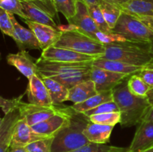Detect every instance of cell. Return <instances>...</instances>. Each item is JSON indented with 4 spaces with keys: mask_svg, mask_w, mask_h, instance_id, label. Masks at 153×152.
I'll list each match as a JSON object with an SVG mask.
<instances>
[{
    "mask_svg": "<svg viewBox=\"0 0 153 152\" xmlns=\"http://www.w3.org/2000/svg\"><path fill=\"white\" fill-rule=\"evenodd\" d=\"M126 80L113 89L114 101L119 107L121 114L120 125L122 128L137 126L152 107L147 97L136 96L129 91Z\"/></svg>",
    "mask_w": 153,
    "mask_h": 152,
    "instance_id": "6da1fadb",
    "label": "cell"
},
{
    "mask_svg": "<svg viewBox=\"0 0 153 152\" xmlns=\"http://www.w3.org/2000/svg\"><path fill=\"white\" fill-rule=\"evenodd\" d=\"M90 122L85 113L72 108L69 122L53 137L52 152H70L88 144L84 130Z\"/></svg>",
    "mask_w": 153,
    "mask_h": 152,
    "instance_id": "7a4b0ae2",
    "label": "cell"
},
{
    "mask_svg": "<svg viewBox=\"0 0 153 152\" xmlns=\"http://www.w3.org/2000/svg\"><path fill=\"white\" fill-rule=\"evenodd\" d=\"M150 48V43L126 41L111 43L105 45L104 55L100 58L145 66L152 62Z\"/></svg>",
    "mask_w": 153,
    "mask_h": 152,
    "instance_id": "3957f363",
    "label": "cell"
},
{
    "mask_svg": "<svg viewBox=\"0 0 153 152\" xmlns=\"http://www.w3.org/2000/svg\"><path fill=\"white\" fill-rule=\"evenodd\" d=\"M54 46L97 58L102 56L105 51V45L81 32L77 28L63 31Z\"/></svg>",
    "mask_w": 153,
    "mask_h": 152,
    "instance_id": "277c9868",
    "label": "cell"
},
{
    "mask_svg": "<svg viewBox=\"0 0 153 152\" xmlns=\"http://www.w3.org/2000/svg\"><path fill=\"white\" fill-rule=\"evenodd\" d=\"M128 41L151 43L153 40V29L139 19L135 15L123 11L113 29Z\"/></svg>",
    "mask_w": 153,
    "mask_h": 152,
    "instance_id": "5b68a950",
    "label": "cell"
},
{
    "mask_svg": "<svg viewBox=\"0 0 153 152\" xmlns=\"http://www.w3.org/2000/svg\"><path fill=\"white\" fill-rule=\"evenodd\" d=\"M39 75L41 77H52L57 75L88 71L93 67V61L82 63H64L49 61L41 57L36 61Z\"/></svg>",
    "mask_w": 153,
    "mask_h": 152,
    "instance_id": "8992f818",
    "label": "cell"
},
{
    "mask_svg": "<svg viewBox=\"0 0 153 152\" xmlns=\"http://www.w3.org/2000/svg\"><path fill=\"white\" fill-rule=\"evenodd\" d=\"M70 107H61L59 113L54 115L49 119L31 126L32 129L37 134L46 137H53L64 126L67 125L71 114Z\"/></svg>",
    "mask_w": 153,
    "mask_h": 152,
    "instance_id": "52a82bcc",
    "label": "cell"
},
{
    "mask_svg": "<svg viewBox=\"0 0 153 152\" xmlns=\"http://www.w3.org/2000/svg\"><path fill=\"white\" fill-rule=\"evenodd\" d=\"M21 117L25 119L30 126L43 122L59 113L61 107L57 106H41L22 101L19 109Z\"/></svg>",
    "mask_w": 153,
    "mask_h": 152,
    "instance_id": "ba28073f",
    "label": "cell"
},
{
    "mask_svg": "<svg viewBox=\"0 0 153 152\" xmlns=\"http://www.w3.org/2000/svg\"><path fill=\"white\" fill-rule=\"evenodd\" d=\"M42 58L49 61L64 63H82L94 61L97 57L85 55L71 49L52 46L42 51Z\"/></svg>",
    "mask_w": 153,
    "mask_h": 152,
    "instance_id": "9c48e42d",
    "label": "cell"
},
{
    "mask_svg": "<svg viewBox=\"0 0 153 152\" xmlns=\"http://www.w3.org/2000/svg\"><path fill=\"white\" fill-rule=\"evenodd\" d=\"M67 21L68 24L76 26L81 32L97 40V33L100 29L90 15L88 7L84 1H77L76 15Z\"/></svg>",
    "mask_w": 153,
    "mask_h": 152,
    "instance_id": "30bf717a",
    "label": "cell"
},
{
    "mask_svg": "<svg viewBox=\"0 0 153 152\" xmlns=\"http://www.w3.org/2000/svg\"><path fill=\"white\" fill-rule=\"evenodd\" d=\"M91 80L95 84L98 92L113 90L120 83L130 75L114 72L104 69L93 66L91 69Z\"/></svg>",
    "mask_w": 153,
    "mask_h": 152,
    "instance_id": "8fae6325",
    "label": "cell"
},
{
    "mask_svg": "<svg viewBox=\"0 0 153 152\" xmlns=\"http://www.w3.org/2000/svg\"><path fill=\"white\" fill-rule=\"evenodd\" d=\"M25 92L28 96V102L31 104L41 106L53 105L49 91L39 74L34 75L28 79Z\"/></svg>",
    "mask_w": 153,
    "mask_h": 152,
    "instance_id": "7c38bea8",
    "label": "cell"
},
{
    "mask_svg": "<svg viewBox=\"0 0 153 152\" xmlns=\"http://www.w3.org/2000/svg\"><path fill=\"white\" fill-rule=\"evenodd\" d=\"M23 21L28 25V28L34 32L40 43L42 51L54 46L59 40L62 34L59 29L49 25L31 22L28 19H23Z\"/></svg>",
    "mask_w": 153,
    "mask_h": 152,
    "instance_id": "4fadbf2b",
    "label": "cell"
},
{
    "mask_svg": "<svg viewBox=\"0 0 153 152\" xmlns=\"http://www.w3.org/2000/svg\"><path fill=\"white\" fill-rule=\"evenodd\" d=\"M153 147V122L142 121L136 129L128 152H141Z\"/></svg>",
    "mask_w": 153,
    "mask_h": 152,
    "instance_id": "5bb4252c",
    "label": "cell"
},
{
    "mask_svg": "<svg viewBox=\"0 0 153 152\" xmlns=\"http://www.w3.org/2000/svg\"><path fill=\"white\" fill-rule=\"evenodd\" d=\"M22 119L19 110L4 114L0 120V152H7L18 122Z\"/></svg>",
    "mask_w": 153,
    "mask_h": 152,
    "instance_id": "9a60e30c",
    "label": "cell"
},
{
    "mask_svg": "<svg viewBox=\"0 0 153 152\" xmlns=\"http://www.w3.org/2000/svg\"><path fill=\"white\" fill-rule=\"evenodd\" d=\"M7 62L9 65L14 66L28 79L34 75L39 74L36 61H34L26 50L19 51L16 54L7 55Z\"/></svg>",
    "mask_w": 153,
    "mask_h": 152,
    "instance_id": "2e32d148",
    "label": "cell"
},
{
    "mask_svg": "<svg viewBox=\"0 0 153 152\" xmlns=\"http://www.w3.org/2000/svg\"><path fill=\"white\" fill-rule=\"evenodd\" d=\"M45 138L47 137L36 133L31 126H30L26 121L22 118L18 122L15 128L10 147L25 148L30 143Z\"/></svg>",
    "mask_w": 153,
    "mask_h": 152,
    "instance_id": "e0dca14e",
    "label": "cell"
},
{
    "mask_svg": "<svg viewBox=\"0 0 153 152\" xmlns=\"http://www.w3.org/2000/svg\"><path fill=\"white\" fill-rule=\"evenodd\" d=\"M10 13V16L14 25L16 31V40H14L19 51L26 49H41L40 43L30 28H26L21 25L15 18L14 14Z\"/></svg>",
    "mask_w": 153,
    "mask_h": 152,
    "instance_id": "ac0fdd59",
    "label": "cell"
},
{
    "mask_svg": "<svg viewBox=\"0 0 153 152\" xmlns=\"http://www.w3.org/2000/svg\"><path fill=\"white\" fill-rule=\"evenodd\" d=\"M93 66L104 69L114 72L128 75L137 74L143 67L131 65V64L121 62V61L104 59V58H96L93 61Z\"/></svg>",
    "mask_w": 153,
    "mask_h": 152,
    "instance_id": "d6986e66",
    "label": "cell"
},
{
    "mask_svg": "<svg viewBox=\"0 0 153 152\" xmlns=\"http://www.w3.org/2000/svg\"><path fill=\"white\" fill-rule=\"evenodd\" d=\"M22 3L26 19L59 29V25H57L56 21L49 13L29 1L22 0Z\"/></svg>",
    "mask_w": 153,
    "mask_h": 152,
    "instance_id": "ffe728a7",
    "label": "cell"
},
{
    "mask_svg": "<svg viewBox=\"0 0 153 152\" xmlns=\"http://www.w3.org/2000/svg\"><path fill=\"white\" fill-rule=\"evenodd\" d=\"M114 128V126L113 125H102L90 122L84 130V134L90 142L107 144L110 140Z\"/></svg>",
    "mask_w": 153,
    "mask_h": 152,
    "instance_id": "44dd1931",
    "label": "cell"
},
{
    "mask_svg": "<svg viewBox=\"0 0 153 152\" xmlns=\"http://www.w3.org/2000/svg\"><path fill=\"white\" fill-rule=\"evenodd\" d=\"M98 91L92 80H88L76 85L69 90V97L67 101L73 104H79L97 95Z\"/></svg>",
    "mask_w": 153,
    "mask_h": 152,
    "instance_id": "7402d4cb",
    "label": "cell"
},
{
    "mask_svg": "<svg viewBox=\"0 0 153 152\" xmlns=\"http://www.w3.org/2000/svg\"><path fill=\"white\" fill-rule=\"evenodd\" d=\"M52 99V104L58 106L68 100L70 89L55 79L49 77H42Z\"/></svg>",
    "mask_w": 153,
    "mask_h": 152,
    "instance_id": "603a6c76",
    "label": "cell"
},
{
    "mask_svg": "<svg viewBox=\"0 0 153 152\" xmlns=\"http://www.w3.org/2000/svg\"><path fill=\"white\" fill-rule=\"evenodd\" d=\"M113 100V90L102 91V92H98L97 95H94L84 102L73 104L71 107L76 111L84 113L98 107L103 103Z\"/></svg>",
    "mask_w": 153,
    "mask_h": 152,
    "instance_id": "cb8c5ba5",
    "label": "cell"
},
{
    "mask_svg": "<svg viewBox=\"0 0 153 152\" xmlns=\"http://www.w3.org/2000/svg\"><path fill=\"white\" fill-rule=\"evenodd\" d=\"M119 7L131 14L153 16V0H129Z\"/></svg>",
    "mask_w": 153,
    "mask_h": 152,
    "instance_id": "d4e9b609",
    "label": "cell"
},
{
    "mask_svg": "<svg viewBox=\"0 0 153 152\" xmlns=\"http://www.w3.org/2000/svg\"><path fill=\"white\" fill-rule=\"evenodd\" d=\"M99 6L102 12L103 16H104L109 28L113 30L116 26L117 22L123 10L118 5L108 2L105 0H101Z\"/></svg>",
    "mask_w": 153,
    "mask_h": 152,
    "instance_id": "484cf974",
    "label": "cell"
},
{
    "mask_svg": "<svg viewBox=\"0 0 153 152\" xmlns=\"http://www.w3.org/2000/svg\"><path fill=\"white\" fill-rule=\"evenodd\" d=\"M127 85L130 92L133 95L142 98L147 97V94L150 90L149 86L143 81L138 73L131 75L127 80Z\"/></svg>",
    "mask_w": 153,
    "mask_h": 152,
    "instance_id": "4316f807",
    "label": "cell"
},
{
    "mask_svg": "<svg viewBox=\"0 0 153 152\" xmlns=\"http://www.w3.org/2000/svg\"><path fill=\"white\" fill-rule=\"evenodd\" d=\"M76 0H53V3L58 13H62L69 20L76 13Z\"/></svg>",
    "mask_w": 153,
    "mask_h": 152,
    "instance_id": "83f0119b",
    "label": "cell"
},
{
    "mask_svg": "<svg viewBox=\"0 0 153 152\" xmlns=\"http://www.w3.org/2000/svg\"><path fill=\"white\" fill-rule=\"evenodd\" d=\"M86 5L88 7L90 15L94 19V22L97 25L100 31H103V32L111 31L106 22L105 19L103 16V13L99 4H86Z\"/></svg>",
    "mask_w": 153,
    "mask_h": 152,
    "instance_id": "f1b7e54d",
    "label": "cell"
},
{
    "mask_svg": "<svg viewBox=\"0 0 153 152\" xmlns=\"http://www.w3.org/2000/svg\"><path fill=\"white\" fill-rule=\"evenodd\" d=\"M89 118L91 122L94 123L115 126L117 124L120 123L121 114L120 112H112V113H106L102 114L93 115L89 116Z\"/></svg>",
    "mask_w": 153,
    "mask_h": 152,
    "instance_id": "f546056e",
    "label": "cell"
},
{
    "mask_svg": "<svg viewBox=\"0 0 153 152\" xmlns=\"http://www.w3.org/2000/svg\"><path fill=\"white\" fill-rule=\"evenodd\" d=\"M0 28L3 34L11 37L13 40H16V31L10 13L1 8H0Z\"/></svg>",
    "mask_w": 153,
    "mask_h": 152,
    "instance_id": "4dcf8cb0",
    "label": "cell"
},
{
    "mask_svg": "<svg viewBox=\"0 0 153 152\" xmlns=\"http://www.w3.org/2000/svg\"><path fill=\"white\" fill-rule=\"evenodd\" d=\"M0 8L8 13L18 15L22 20L26 19L22 7V0H0Z\"/></svg>",
    "mask_w": 153,
    "mask_h": 152,
    "instance_id": "1f68e13d",
    "label": "cell"
},
{
    "mask_svg": "<svg viewBox=\"0 0 153 152\" xmlns=\"http://www.w3.org/2000/svg\"><path fill=\"white\" fill-rule=\"evenodd\" d=\"M53 137H47L37 140L34 142L30 143L25 148L27 152H52Z\"/></svg>",
    "mask_w": 153,
    "mask_h": 152,
    "instance_id": "d6a6232c",
    "label": "cell"
},
{
    "mask_svg": "<svg viewBox=\"0 0 153 152\" xmlns=\"http://www.w3.org/2000/svg\"><path fill=\"white\" fill-rule=\"evenodd\" d=\"M97 38L99 42H100V43H102L104 45L119 43V42L128 41L123 36L114 32L113 30L110 31H107V32H103V31H99L97 33Z\"/></svg>",
    "mask_w": 153,
    "mask_h": 152,
    "instance_id": "836d02e7",
    "label": "cell"
},
{
    "mask_svg": "<svg viewBox=\"0 0 153 152\" xmlns=\"http://www.w3.org/2000/svg\"><path fill=\"white\" fill-rule=\"evenodd\" d=\"M25 93L26 92L12 98H4L3 97H1L0 98V106H1V110H3L4 114L18 110L21 102L22 101V98Z\"/></svg>",
    "mask_w": 153,
    "mask_h": 152,
    "instance_id": "e575fe53",
    "label": "cell"
},
{
    "mask_svg": "<svg viewBox=\"0 0 153 152\" xmlns=\"http://www.w3.org/2000/svg\"><path fill=\"white\" fill-rule=\"evenodd\" d=\"M119 147L108 145L107 144H97L89 142L88 144L70 152H114Z\"/></svg>",
    "mask_w": 153,
    "mask_h": 152,
    "instance_id": "d590c367",
    "label": "cell"
},
{
    "mask_svg": "<svg viewBox=\"0 0 153 152\" xmlns=\"http://www.w3.org/2000/svg\"><path fill=\"white\" fill-rule=\"evenodd\" d=\"M112 112H120L119 107H118L117 104H116V102L114 100L103 103V104H100L98 107H95V108L92 109L89 111L85 112L84 113L89 117V116H93V115L102 114V113H112Z\"/></svg>",
    "mask_w": 153,
    "mask_h": 152,
    "instance_id": "8d00e7d4",
    "label": "cell"
},
{
    "mask_svg": "<svg viewBox=\"0 0 153 152\" xmlns=\"http://www.w3.org/2000/svg\"><path fill=\"white\" fill-rule=\"evenodd\" d=\"M24 1L33 3L37 7L41 8L42 10L46 11V13H49V15H51L56 22L59 21V19L58 17V11H57L55 4L52 0H24Z\"/></svg>",
    "mask_w": 153,
    "mask_h": 152,
    "instance_id": "74e56055",
    "label": "cell"
},
{
    "mask_svg": "<svg viewBox=\"0 0 153 152\" xmlns=\"http://www.w3.org/2000/svg\"><path fill=\"white\" fill-rule=\"evenodd\" d=\"M139 75L141 77L143 81L149 86V88H153V62L149 65L145 66L138 72Z\"/></svg>",
    "mask_w": 153,
    "mask_h": 152,
    "instance_id": "f35d334b",
    "label": "cell"
},
{
    "mask_svg": "<svg viewBox=\"0 0 153 152\" xmlns=\"http://www.w3.org/2000/svg\"><path fill=\"white\" fill-rule=\"evenodd\" d=\"M134 15V14H133ZM139 19L142 21L143 22H144L146 25H147L148 26L150 27L151 28L153 29V16H137L135 15Z\"/></svg>",
    "mask_w": 153,
    "mask_h": 152,
    "instance_id": "ab89813d",
    "label": "cell"
},
{
    "mask_svg": "<svg viewBox=\"0 0 153 152\" xmlns=\"http://www.w3.org/2000/svg\"><path fill=\"white\" fill-rule=\"evenodd\" d=\"M143 121H149V122H153V106L150 107V109H149V111L147 112V113L146 114L145 117L143 118Z\"/></svg>",
    "mask_w": 153,
    "mask_h": 152,
    "instance_id": "60d3db41",
    "label": "cell"
},
{
    "mask_svg": "<svg viewBox=\"0 0 153 152\" xmlns=\"http://www.w3.org/2000/svg\"><path fill=\"white\" fill-rule=\"evenodd\" d=\"M7 152H27L25 148L22 147H10Z\"/></svg>",
    "mask_w": 153,
    "mask_h": 152,
    "instance_id": "b9f144b4",
    "label": "cell"
},
{
    "mask_svg": "<svg viewBox=\"0 0 153 152\" xmlns=\"http://www.w3.org/2000/svg\"><path fill=\"white\" fill-rule=\"evenodd\" d=\"M105 1L112 3V4H116V5L120 6L121 5V4H124V3H126L127 1H128L129 0H105Z\"/></svg>",
    "mask_w": 153,
    "mask_h": 152,
    "instance_id": "7bdbcfd3",
    "label": "cell"
},
{
    "mask_svg": "<svg viewBox=\"0 0 153 152\" xmlns=\"http://www.w3.org/2000/svg\"><path fill=\"white\" fill-rule=\"evenodd\" d=\"M147 98L148 100H149V103L151 104V105H153V88L152 89H151L149 91V92H148L147 94Z\"/></svg>",
    "mask_w": 153,
    "mask_h": 152,
    "instance_id": "ee69618b",
    "label": "cell"
},
{
    "mask_svg": "<svg viewBox=\"0 0 153 152\" xmlns=\"http://www.w3.org/2000/svg\"><path fill=\"white\" fill-rule=\"evenodd\" d=\"M101 0H83L86 4H99Z\"/></svg>",
    "mask_w": 153,
    "mask_h": 152,
    "instance_id": "f6af8a7d",
    "label": "cell"
},
{
    "mask_svg": "<svg viewBox=\"0 0 153 152\" xmlns=\"http://www.w3.org/2000/svg\"><path fill=\"white\" fill-rule=\"evenodd\" d=\"M128 148H120L119 147L116 151H114V152H128Z\"/></svg>",
    "mask_w": 153,
    "mask_h": 152,
    "instance_id": "bcb514c9",
    "label": "cell"
},
{
    "mask_svg": "<svg viewBox=\"0 0 153 152\" xmlns=\"http://www.w3.org/2000/svg\"><path fill=\"white\" fill-rule=\"evenodd\" d=\"M141 152H153V147L151 148L147 149V150H145V151H141Z\"/></svg>",
    "mask_w": 153,
    "mask_h": 152,
    "instance_id": "7dc6e473",
    "label": "cell"
},
{
    "mask_svg": "<svg viewBox=\"0 0 153 152\" xmlns=\"http://www.w3.org/2000/svg\"><path fill=\"white\" fill-rule=\"evenodd\" d=\"M150 52H151V55H152V62H153V46L151 45V48H150Z\"/></svg>",
    "mask_w": 153,
    "mask_h": 152,
    "instance_id": "c3c4849f",
    "label": "cell"
},
{
    "mask_svg": "<svg viewBox=\"0 0 153 152\" xmlns=\"http://www.w3.org/2000/svg\"><path fill=\"white\" fill-rule=\"evenodd\" d=\"M151 43V45H152V46H153V40H152V42H151V43Z\"/></svg>",
    "mask_w": 153,
    "mask_h": 152,
    "instance_id": "681fc988",
    "label": "cell"
},
{
    "mask_svg": "<svg viewBox=\"0 0 153 152\" xmlns=\"http://www.w3.org/2000/svg\"><path fill=\"white\" fill-rule=\"evenodd\" d=\"M76 1H83V0H76Z\"/></svg>",
    "mask_w": 153,
    "mask_h": 152,
    "instance_id": "f907efd6",
    "label": "cell"
},
{
    "mask_svg": "<svg viewBox=\"0 0 153 152\" xmlns=\"http://www.w3.org/2000/svg\"><path fill=\"white\" fill-rule=\"evenodd\" d=\"M52 1H53V0H52Z\"/></svg>",
    "mask_w": 153,
    "mask_h": 152,
    "instance_id": "816d5d0a",
    "label": "cell"
},
{
    "mask_svg": "<svg viewBox=\"0 0 153 152\" xmlns=\"http://www.w3.org/2000/svg\"><path fill=\"white\" fill-rule=\"evenodd\" d=\"M152 106H153V105H152Z\"/></svg>",
    "mask_w": 153,
    "mask_h": 152,
    "instance_id": "f5cc1de1",
    "label": "cell"
}]
</instances>
